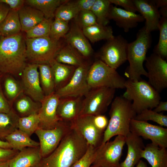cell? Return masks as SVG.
<instances>
[{
  "instance_id": "cell-1",
  "label": "cell",
  "mask_w": 167,
  "mask_h": 167,
  "mask_svg": "<svg viewBox=\"0 0 167 167\" xmlns=\"http://www.w3.org/2000/svg\"><path fill=\"white\" fill-rule=\"evenodd\" d=\"M88 146L82 136L71 128L54 150L42 158L39 167H71L84 154Z\"/></svg>"
},
{
  "instance_id": "cell-2",
  "label": "cell",
  "mask_w": 167,
  "mask_h": 167,
  "mask_svg": "<svg viewBox=\"0 0 167 167\" xmlns=\"http://www.w3.org/2000/svg\"><path fill=\"white\" fill-rule=\"evenodd\" d=\"M25 39L20 33L0 39V71L4 74H21L27 65Z\"/></svg>"
},
{
  "instance_id": "cell-3",
  "label": "cell",
  "mask_w": 167,
  "mask_h": 167,
  "mask_svg": "<svg viewBox=\"0 0 167 167\" xmlns=\"http://www.w3.org/2000/svg\"><path fill=\"white\" fill-rule=\"evenodd\" d=\"M111 104L109 112L110 119L104 133L101 144L109 141L115 136L126 137L130 132L131 121L136 115L131 102L122 96L115 97Z\"/></svg>"
},
{
  "instance_id": "cell-4",
  "label": "cell",
  "mask_w": 167,
  "mask_h": 167,
  "mask_svg": "<svg viewBox=\"0 0 167 167\" xmlns=\"http://www.w3.org/2000/svg\"><path fill=\"white\" fill-rule=\"evenodd\" d=\"M152 41L151 33L147 32L144 26L137 32L136 39L128 43L127 60L129 65L124 73L128 79L137 81L141 79L142 75L147 77V73L143 63Z\"/></svg>"
},
{
  "instance_id": "cell-5",
  "label": "cell",
  "mask_w": 167,
  "mask_h": 167,
  "mask_svg": "<svg viewBox=\"0 0 167 167\" xmlns=\"http://www.w3.org/2000/svg\"><path fill=\"white\" fill-rule=\"evenodd\" d=\"M126 91L122 96L132 103L136 114L146 109H154L161 101L159 93L146 81L126 80Z\"/></svg>"
},
{
  "instance_id": "cell-6",
  "label": "cell",
  "mask_w": 167,
  "mask_h": 167,
  "mask_svg": "<svg viewBox=\"0 0 167 167\" xmlns=\"http://www.w3.org/2000/svg\"><path fill=\"white\" fill-rule=\"evenodd\" d=\"M87 79L91 89L106 87L125 88V79L116 71L97 59L90 66Z\"/></svg>"
},
{
  "instance_id": "cell-7",
  "label": "cell",
  "mask_w": 167,
  "mask_h": 167,
  "mask_svg": "<svg viewBox=\"0 0 167 167\" xmlns=\"http://www.w3.org/2000/svg\"><path fill=\"white\" fill-rule=\"evenodd\" d=\"M27 59L32 63H49L63 46L49 36L25 39Z\"/></svg>"
},
{
  "instance_id": "cell-8",
  "label": "cell",
  "mask_w": 167,
  "mask_h": 167,
  "mask_svg": "<svg viewBox=\"0 0 167 167\" xmlns=\"http://www.w3.org/2000/svg\"><path fill=\"white\" fill-rule=\"evenodd\" d=\"M115 90L106 87L91 89L83 99L79 116L103 114L113 100Z\"/></svg>"
},
{
  "instance_id": "cell-9",
  "label": "cell",
  "mask_w": 167,
  "mask_h": 167,
  "mask_svg": "<svg viewBox=\"0 0 167 167\" xmlns=\"http://www.w3.org/2000/svg\"><path fill=\"white\" fill-rule=\"evenodd\" d=\"M128 43L122 35L114 36L113 38L107 40L101 47L98 59L116 70L127 61Z\"/></svg>"
},
{
  "instance_id": "cell-10",
  "label": "cell",
  "mask_w": 167,
  "mask_h": 167,
  "mask_svg": "<svg viewBox=\"0 0 167 167\" xmlns=\"http://www.w3.org/2000/svg\"><path fill=\"white\" fill-rule=\"evenodd\" d=\"M125 137L116 136L113 141L101 144L96 148L95 157L92 164L101 167H120L119 162Z\"/></svg>"
},
{
  "instance_id": "cell-11",
  "label": "cell",
  "mask_w": 167,
  "mask_h": 167,
  "mask_svg": "<svg viewBox=\"0 0 167 167\" xmlns=\"http://www.w3.org/2000/svg\"><path fill=\"white\" fill-rule=\"evenodd\" d=\"M90 66L86 62L76 67L68 83L55 91L60 98L83 97L87 94L91 89L87 79L88 72Z\"/></svg>"
},
{
  "instance_id": "cell-12",
  "label": "cell",
  "mask_w": 167,
  "mask_h": 167,
  "mask_svg": "<svg viewBox=\"0 0 167 167\" xmlns=\"http://www.w3.org/2000/svg\"><path fill=\"white\" fill-rule=\"evenodd\" d=\"M70 122L61 121L55 128L50 129L38 128L35 133L39 140L42 158L51 154L58 146L63 138L71 130Z\"/></svg>"
},
{
  "instance_id": "cell-13",
  "label": "cell",
  "mask_w": 167,
  "mask_h": 167,
  "mask_svg": "<svg viewBox=\"0 0 167 167\" xmlns=\"http://www.w3.org/2000/svg\"><path fill=\"white\" fill-rule=\"evenodd\" d=\"M145 61L148 82L160 93L167 88L166 60L153 53Z\"/></svg>"
},
{
  "instance_id": "cell-14",
  "label": "cell",
  "mask_w": 167,
  "mask_h": 167,
  "mask_svg": "<svg viewBox=\"0 0 167 167\" xmlns=\"http://www.w3.org/2000/svg\"><path fill=\"white\" fill-rule=\"evenodd\" d=\"M130 132L140 137L152 141V143L161 148L167 147V129L150 124L147 122L132 119Z\"/></svg>"
},
{
  "instance_id": "cell-15",
  "label": "cell",
  "mask_w": 167,
  "mask_h": 167,
  "mask_svg": "<svg viewBox=\"0 0 167 167\" xmlns=\"http://www.w3.org/2000/svg\"><path fill=\"white\" fill-rule=\"evenodd\" d=\"M60 99L55 92L45 96L41 102L38 113L40 120L39 128L52 129L59 124L61 121L58 116L57 110Z\"/></svg>"
},
{
  "instance_id": "cell-16",
  "label": "cell",
  "mask_w": 167,
  "mask_h": 167,
  "mask_svg": "<svg viewBox=\"0 0 167 167\" xmlns=\"http://www.w3.org/2000/svg\"><path fill=\"white\" fill-rule=\"evenodd\" d=\"M92 115L79 116L70 122L71 128L80 134L86 141L88 145L97 148L101 144L104 133L94 124Z\"/></svg>"
},
{
  "instance_id": "cell-17",
  "label": "cell",
  "mask_w": 167,
  "mask_h": 167,
  "mask_svg": "<svg viewBox=\"0 0 167 167\" xmlns=\"http://www.w3.org/2000/svg\"><path fill=\"white\" fill-rule=\"evenodd\" d=\"M21 75L24 91L34 101L41 102L45 95L40 83L38 64L27 65Z\"/></svg>"
},
{
  "instance_id": "cell-18",
  "label": "cell",
  "mask_w": 167,
  "mask_h": 167,
  "mask_svg": "<svg viewBox=\"0 0 167 167\" xmlns=\"http://www.w3.org/2000/svg\"><path fill=\"white\" fill-rule=\"evenodd\" d=\"M64 38L66 42L85 59L92 54L93 49L91 45L84 34L82 29L75 20Z\"/></svg>"
},
{
  "instance_id": "cell-19",
  "label": "cell",
  "mask_w": 167,
  "mask_h": 167,
  "mask_svg": "<svg viewBox=\"0 0 167 167\" xmlns=\"http://www.w3.org/2000/svg\"><path fill=\"white\" fill-rule=\"evenodd\" d=\"M108 18L109 20H113L116 25L126 32H128L131 29L136 27L139 23L145 21L140 14L126 11L111 4Z\"/></svg>"
},
{
  "instance_id": "cell-20",
  "label": "cell",
  "mask_w": 167,
  "mask_h": 167,
  "mask_svg": "<svg viewBox=\"0 0 167 167\" xmlns=\"http://www.w3.org/2000/svg\"><path fill=\"white\" fill-rule=\"evenodd\" d=\"M138 11L145 21L144 26L147 32L158 29V25L161 17L158 8L153 0H133Z\"/></svg>"
},
{
  "instance_id": "cell-21",
  "label": "cell",
  "mask_w": 167,
  "mask_h": 167,
  "mask_svg": "<svg viewBox=\"0 0 167 167\" xmlns=\"http://www.w3.org/2000/svg\"><path fill=\"white\" fill-rule=\"evenodd\" d=\"M82 97L60 98L57 114L61 121L71 122L79 116L82 108Z\"/></svg>"
},
{
  "instance_id": "cell-22",
  "label": "cell",
  "mask_w": 167,
  "mask_h": 167,
  "mask_svg": "<svg viewBox=\"0 0 167 167\" xmlns=\"http://www.w3.org/2000/svg\"><path fill=\"white\" fill-rule=\"evenodd\" d=\"M127 147V154L124 160L120 163V167H135L141 158V154L145 148L141 137L131 132L125 137Z\"/></svg>"
},
{
  "instance_id": "cell-23",
  "label": "cell",
  "mask_w": 167,
  "mask_h": 167,
  "mask_svg": "<svg viewBox=\"0 0 167 167\" xmlns=\"http://www.w3.org/2000/svg\"><path fill=\"white\" fill-rule=\"evenodd\" d=\"M42 158L39 146L27 147L19 151L9 161V167H32L38 164Z\"/></svg>"
},
{
  "instance_id": "cell-24",
  "label": "cell",
  "mask_w": 167,
  "mask_h": 167,
  "mask_svg": "<svg viewBox=\"0 0 167 167\" xmlns=\"http://www.w3.org/2000/svg\"><path fill=\"white\" fill-rule=\"evenodd\" d=\"M145 159L152 167H167L166 148L152 143L147 144L143 150L141 158Z\"/></svg>"
},
{
  "instance_id": "cell-25",
  "label": "cell",
  "mask_w": 167,
  "mask_h": 167,
  "mask_svg": "<svg viewBox=\"0 0 167 167\" xmlns=\"http://www.w3.org/2000/svg\"><path fill=\"white\" fill-rule=\"evenodd\" d=\"M18 12L21 31L26 32L45 19L41 12L29 6H24Z\"/></svg>"
},
{
  "instance_id": "cell-26",
  "label": "cell",
  "mask_w": 167,
  "mask_h": 167,
  "mask_svg": "<svg viewBox=\"0 0 167 167\" xmlns=\"http://www.w3.org/2000/svg\"><path fill=\"white\" fill-rule=\"evenodd\" d=\"M49 64L54 77L56 91L68 83L76 67L58 62L54 59Z\"/></svg>"
},
{
  "instance_id": "cell-27",
  "label": "cell",
  "mask_w": 167,
  "mask_h": 167,
  "mask_svg": "<svg viewBox=\"0 0 167 167\" xmlns=\"http://www.w3.org/2000/svg\"><path fill=\"white\" fill-rule=\"evenodd\" d=\"M84 59L75 49L67 43L59 50L54 58L58 62L75 67L86 62Z\"/></svg>"
},
{
  "instance_id": "cell-28",
  "label": "cell",
  "mask_w": 167,
  "mask_h": 167,
  "mask_svg": "<svg viewBox=\"0 0 167 167\" xmlns=\"http://www.w3.org/2000/svg\"><path fill=\"white\" fill-rule=\"evenodd\" d=\"M23 94L16 99L15 113L19 117L38 113L41 107V103L36 101L28 96Z\"/></svg>"
},
{
  "instance_id": "cell-29",
  "label": "cell",
  "mask_w": 167,
  "mask_h": 167,
  "mask_svg": "<svg viewBox=\"0 0 167 167\" xmlns=\"http://www.w3.org/2000/svg\"><path fill=\"white\" fill-rule=\"evenodd\" d=\"M82 30L86 38L93 43L103 40L107 41L114 37L111 26H104L98 23L83 28Z\"/></svg>"
},
{
  "instance_id": "cell-30",
  "label": "cell",
  "mask_w": 167,
  "mask_h": 167,
  "mask_svg": "<svg viewBox=\"0 0 167 167\" xmlns=\"http://www.w3.org/2000/svg\"><path fill=\"white\" fill-rule=\"evenodd\" d=\"M5 139L12 149L20 151L27 147H37L39 143L32 139L26 133L17 129L7 136Z\"/></svg>"
},
{
  "instance_id": "cell-31",
  "label": "cell",
  "mask_w": 167,
  "mask_h": 167,
  "mask_svg": "<svg viewBox=\"0 0 167 167\" xmlns=\"http://www.w3.org/2000/svg\"><path fill=\"white\" fill-rule=\"evenodd\" d=\"M21 27L18 11L10 10L7 16L0 24L1 36L7 37L20 33Z\"/></svg>"
},
{
  "instance_id": "cell-32",
  "label": "cell",
  "mask_w": 167,
  "mask_h": 167,
  "mask_svg": "<svg viewBox=\"0 0 167 167\" xmlns=\"http://www.w3.org/2000/svg\"><path fill=\"white\" fill-rule=\"evenodd\" d=\"M67 0H27L25 3L29 6L41 12L46 19H52L54 17L57 9Z\"/></svg>"
},
{
  "instance_id": "cell-33",
  "label": "cell",
  "mask_w": 167,
  "mask_h": 167,
  "mask_svg": "<svg viewBox=\"0 0 167 167\" xmlns=\"http://www.w3.org/2000/svg\"><path fill=\"white\" fill-rule=\"evenodd\" d=\"M19 117L12 109L8 113H0V140H3L8 135L18 129Z\"/></svg>"
},
{
  "instance_id": "cell-34",
  "label": "cell",
  "mask_w": 167,
  "mask_h": 167,
  "mask_svg": "<svg viewBox=\"0 0 167 167\" xmlns=\"http://www.w3.org/2000/svg\"><path fill=\"white\" fill-rule=\"evenodd\" d=\"M40 83L45 96L55 92L54 77L49 64H38Z\"/></svg>"
},
{
  "instance_id": "cell-35",
  "label": "cell",
  "mask_w": 167,
  "mask_h": 167,
  "mask_svg": "<svg viewBox=\"0 0 167 167\" xmlns=\"http://www.w3.org/2000/svg\"><path fill=\"white\" fill-rule=\"evenodd\" d=\"M158 28L160 32L159 40L153 53L165 59L167 57V17H161Z\"/></svg>"
},
{
  "instance_id": "cell-36",
  "label": "cell",
  "mask_w": 167,
  "mask_h": 167,
  "mask_svg": "<svg viewBox=\"0 0 167 167\" xmlns=\"http://www.w3.org/2000/svg\"><path fill=\"white\" fill-rule=\"evenodd\" d=\"M111 4L109 0H96L91 11L96 17L98 24L106 26L109 23L108 15Z\"/></svg>"
},
{
  "instance_id": "cell-37",
  "label": "cell",
  "mask_w": 167,
  "mask_h": 167,
  "mask_svg": "<svg viewBox=\"0 0 167 167\" xmlns=\"http://www.w3.org/2000/svg\"><path fill=\"white\" fill-rule=\"evenodd\" d=\"M80 11L75 4L74 1L66 2L60 6L55 13V18L68 21L77 17Z\"/></svg>"
},
{
  "instance_id": "cell-38",
  "label": "cell",
  "mask_w": 167,
  "mask_h": 167,
  "mask_svg": "<svg viewBox=\"0 0 167 167\" xmlns=\"http://www.w3.org/2000/svg\"><path fill=\"white\" fill-rule=\"evenodd\" d=\"M4 88L5 96L10 102L16 100L24 91L22 85L11 76L5 77Z\"/></svg>"
},
{
  "instance_id": "cell-39",
  "label": "cell",
  "mask_w": 167,
  "mask_h": 167,
  "mask_svg": "<svg viewBox=\"0 0 167 167\" xmlns=\"http://www.w3.org/2000/svg\"><path fill=\"white\" fill-rule=\"evenodd\" d=\"M40 120L38 113L19 117L18 129L30 136L38 128Z\"/></svg>"
},
{
  "instance_id": "cell-40",
  "label": "cell",
  "mask_w": 167,
  "mask_h": 167,
  "mask_svg": "<svg viewBox=\"0 0 167 167\" xmlns=\"http://www.w3.org/2000/svg\"><path fill=\"white\" fill-rule=\"evenodd\" d=\"M52 19H45L26 32V38H33L49 36Z\"/></svg>"
},
{
  "instance_id": "cell-41",
  "label": "cell",
  "mask_w": 167,
  "mask_h": 167,
  "mask_svg": "<svg viewBox=\"0 0 167 167\" xmlns=\"http://www.w3.org/2000/svg\"><path fill=\"white\" fill-rule=\"evenodd\" d=\"M134 119L140 121H151L161 126H167V116L154 111L152 109H146L137 114Z\"/></svg>"
},
{
  "instance_id": "cell-42",
  "label": "cell",
  "mask_w": 167,
  "mask_h": 167,
  "mask_svg": "<svg viewBox=\"0 0 167 167\" xmlns=\"http://www.w3.org/2000/svg\"><path fill=\"white\" fill-rule=\"evenodd\" d=\"M69 22L55 18L52 23L49 37L57 41L64 37L69 30Z\"/></svg>"
},
{
  "instance_id": "cell-43",
  "label": "cell",
  "mask_w": 167,
  "mask_h": 167,
  "mask_svg": "<svg viewBox=\"0 0 167 167\" xmlns=\"http://www.w3.org/2000/svg\"><path fill=\"white\" fill-rule=\"evenodd\" d=\"M82 29L97 24L96 19L91 11H80L75 19Z\"/></svg>"
},
{
  "instance_id": "cell-44",
  "label": "cell",
  "mask_w": 167,
  "mask_h": 167,
  "mask_svg": "<svg viewBox=\"0 0 167 167\" xmlns=\"http://www.w3.org/2000/svg\"><path fill=\"white\" fill-rule=\"evenodd\" d=\"M96 148L89 145L84 154L71 167H90L95 159Z\"/></svg>"
},
{
  "instance_id": "cell-45",
  "label": "cell",
  "mask_w": 167,
  "mask_h": 167,
  "mask_svg": "<svg viewBox=\"0 0 167 167\" xmlns=\"http://www.w3.org/2000/svg\"><path fill=\"white\" fill-rule=\"evenodd\" d=\"M111 3L116 6H120L123 7L124 10L136 13L138 11L133 0H109Z\"/></svg>"
},
{
  "instance_id": "cell-46",
  "label": "cell",
  "mask_w": 167,
  "mask_h": 167,
  "mask_svg": "<svg viewBox=\"0 0 167 167\" xmlns=\"http://www.w3.org/2000/svg\"><path fill=\"white\" fill-rule=\"evenodd\" d=\"M92 120L96 127L100 131L104 133L108 124L107 117L103 114L93 116Z\"/></svg>"
},
{
  "instance_id": "cell-47",
  "label": "cell",
  "mask_w": 167,
  "mask_h": 167,
  "mask_svg": "<svg viewBox=\"0 0 167 167\" xmlns=\"http://www.w3.org/2000/svg\"><path fill=\"white\" fill-rule=\"evenodd\" d=\"M12 109L10 103L4 94L2 85L0 84V113H8Z\"/></svg>"
},
{
  "instance_id": "cell-48",
  "label": "cell",
  "mask_w": 167,
  "mask_h": 167,
  "mask_svg": "<svg viewBox=\"0 0 167 167\" xmlns=\"http://www.w3.org/2000/svg\"><path fill=\"white\" fill-rule=\"evenodd\" d=\"M19 152L13 149H6L0 147V162L10 160Z\"/></svg>"
},
{
  "instance_id": "cell-49",
  "label": "cell",
  "mask_w": 167,
  "mask_h": 167,
  "mask_svg": "<svg viewBox=\"0 0 167 167\" xmlns=\"http://www.w3.org/2000/svg\"><path fill=\"white\" fill-rule=\"evenodd\" d=\"M96 0H78L74 1L79 11H91Z\"/></svg>"
},
{
  "instance_id": "cell-50",
  "label": "cell",
  "mask_w": 167,
  "mask_h": 167,
  "mask_svg": "<svg viewBox=\"0 0 167 167\" xmlns=\"http://www.w3.org/2000/svg\"><path fill=\"white\" fill-rule=\"evenodd\" d=\"M0 2L7 4L10 9L18 11L24 6L25 0H0Z\"/></svg>"
},
{
  "instance_id": "cell-51",
  "label": "cell",
  "mask_w": 167,
  "mask_h": 167,
  "mask_svg": "<svg viewBox=\"0 0 167 167\" xmlns=\"http://www.w3.org/2000/svg\"><path fill=\"white\" fill-rule=\"evenodd\" d=\"M10 8L6 4L0 2V24L8 14Z\"/></svg>"
},
{
  "instance_id": "cell-52",
  "label": "cell",
  "mask_w": 167,
  "mask_h": 167,
  "mask_svg": "<svg viewBox=\"0 0 167 167\" xmlns=\"http://www.w3.org/2000/svg\"><path fill=\"white\" fill-rule=\"evenodd\" d=\"M153 110L157 113H160L162 111H167V102L160 101Z\"/></svg>"
},
{
  "instance_id": "cell-53",
  "label": "cell",
  "mask_w": 167,
  "mask_h": 167,
  "mask_svg": "<svg viewBox=\"0 0 167 167\" xmlns=\"http://www.w3.org/2000/svg\"><path fill=\"white\" fill-rule=\"evenodd\" d=\"M157 8H163L167 7V0H153Z\"/></svg>"
},
{
  "instance_id": "cell-54",
  "label": "cell",
  "mask_w": 167,
  "mask_h": 167,
  "mask_svg": "<svg viewBox=\"0 0 167 167\" xmlns=\"http://www.w3.org/2000/svg\"><path fill=\"white\" fill-rule=\"evenodd\" d=\"M0 147L6 149H12L9 143L6 141L0 140Z\"/></svg>"
},
{
  "instance_id": "cell-55",
  "label": "cell",
  "mask_w": 167,
  "mask_h": 167,
  "mask_svg": "<svg viewBox=\"0 0 167 167\" xmlns=\"http://www.w3.org/2000/svg\"><path fill=\"white\" fill-rule=\"evenodd\" d=\"M136 167H148V166L145 162L140 160L136 164Z\"/></svg>"
},
{
  "instance_id": "cell-56",
  "label": "cell",
  "mask_w": 167,
  "mask_h": 167,
  "mask_svg": "<svg viewBox=\"0 0 167 167\" xmlns=\"http://www.w3.org/2000/svg\"><path fill=\"white\" fill-rule=\"evenodd\" d=\"M9 161H6L0 162V167H9Z\"/></svg>"
},
{
  "instance_id": "cell-57",
  "label": "cell",
  "mask_w": 167,
  "mask_h": 167,
  "mask_svg": "<svg viewBox=\"0 0 167 167\" xmlns=\"http://www.w3.org/2000/svg\"><path fill=\"white\" fill-rule=\"evenodd\" d=\"M4 74L0 71V84H1V81L2 80V78L3 75Z\"/></svg>"
},
{
  "instance_id": "cell-58",
  "label": "cell",
  "mask_w": 167,
  "mask_h": 167,
  "mask_svg": "<svg viewBox=\"0 0 167 167\" xmlns=\"http://www.w3.org/2000/svg\"><path fill=\"white\" fill-rule=\"evenodd\" d=\"M90 167H101V166H97L96 165H92Z\"/></svg>"
},
{
  "instance_id": "cell-59",
  "label": "cell",
  "mask_w": 167,
  "mask_h": 167,
  "mask_svg": "<svg viewBox=\"0 0 167 167\" xmlns=\"http://www.w3.org/2000/svg\"><path fill=\"white\" fill-rule=\"evenodd\" d=\"M39 164H38V165H35V166H33L32 167H39Z\"/></svg>"
},
{
  "instance_id": "cell-60",
  "label": "cell",
  "mask_w": 167,
  "mask_h": 167,
  "mask_svg": "<svg viewBox=\"0 0 167 167\" xmlns=\"http://www.w3.org/2000/svg\"><path fill=\"white\" fill-rule=\"evenodd\" d=\"M1 36H2L1 35V32H0V38H1Z\"/></svg>"
}]
</instances>
